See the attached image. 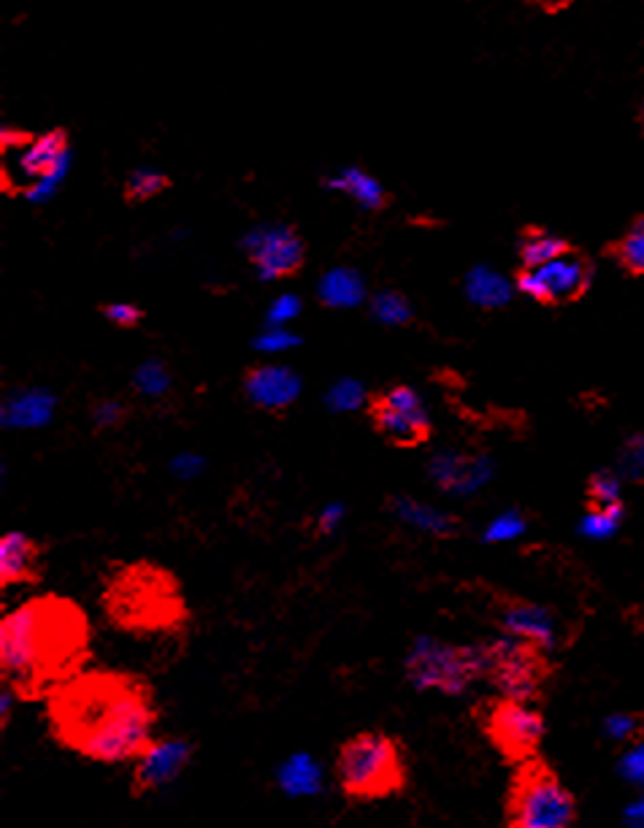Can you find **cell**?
Here are the masks:
<instances>
[{"instance_id": "cell-21", "label": "cell", "mask_w": 644, "mask_h": 828, "mask_svg": "<svg viewBox=\"0 0 644 828\" xmlns=\"http://www.w3.org/2000/svg\"><path fill=\"white\" fill-rule=\"evenodd\" d=\"M55 410V395L46 390H20L3 401V425L11 428H36L49 419Z\"/></svg>"}, {"instance_id": "cell-13", "label": "cell", "mask_w": 644, "mask_h": 828, "mask_svg": "<svg viewBox=\"0 0 644 828\" xmlns=\"http://www.w3.org/2000/svg\"><path fill=\"white\" fill-rule=\"evenodd\" d=\"M189 761H193V745L189 741L180 739V736L152 739L134 761V785L143 793L174 785Z\"/></svg>"}, {"instance_id": "cell-35", "label": "cell", "mask_w": 644, "mask_h": 828, "mask_svg": "<svg viewBox=\"0 0 644 828\" xmlns=\"http://www.w3.org/2000/svg\"><path fill=\"white\" fill-rule=\"evenodd\" d=\"M618 772L625 782H631V785L644 791V739L625 747V752L618 761Z\"/></svg>"}, {"instance_id": "cell-4", "label": "cell", "mask_w": 644, "mask_h": 828, "mask_svg": "<svg viewBox=\"0 0 644 828\" xmlns=\"http://www.w3.org/2000/svg\"><path fill=\"white\" fill-rule=\"evenodd\" d=\"M336 780L349 798H360V802L399 793L406 785V767L399 741L382 732L349 736L338 747Z\"/></svg>"}, {"instance_id": "cell-40", "label": "cell", "mask_w": 644, "mask_h": 828, "mask_svg": "<svg viewBox=\"0 0 644 828\" xmlns=\"http://www.w3.org/2000/svg\"><path fill=\"white\" fill-rule=\"evenodd\" d=\"M342 520H344V506L342 504L325 506V509H322L320 517H318V531L320 533L336 531L338 522H342Z\"/></svg>"}, {"instance_id": "cell-15", "label": "cell", "mask_w": 644, "mask_h": 828, "mask_svg": "<svg viewBox=\"0 0 644 828\" xmlns=\"http://www.w3.org/2000/svg\"><path fill=\"white\" fill-rule=\"evenodd\" d=\"M244 393L266 412H285L301 395V377L287 366H252L244 373Z\"/></svg>"}, {"instance_id": "cell-30", "label": "cell", "mask_w": 644, "mask_h": 828, "mask_svg": "<svg viewBox=\"0 0 644 828\" xmlns=\"http://www.w3.org/2000/svg\"><path fill=\"white\" fill-rule=\"evenodd\" d=\"M625 509L623 506H614V509H603V511H588L579 522V533L588 539H609L623 522Z\"/></svg>"}, {"instance_id": "cell-17", "label": "cell", "mask_w": 644, "mask_h": 828, "mask_svg": "<svg viewBox=\"0 0 644 828\" xmlns=\"http://www.w3.org/2000/svg\"><path fill=\"white\" fill-rule=\"evenodd\" d=\"M42 577V548L27 533L11 531L0 539V585H31Z\"/></svg>"}, {"instance_id": "cell-33", "label": "cell", "mask_w": 644, "mask_h": 828, "mask_svg": "<svg viewBox=\"0 0 644 828\" xmlns=\"http://www.w3.org/2000/svg\"><path fill=\"white\" fill-rule=\"evenodd\" d=\"M526 528H528V520L520 509H506L491 522V526H487V531L482 533V539H485V542H509V539L520 537Z\"/></svg>"}, {"instance_id": "cell-20", "label": "cell", "mask_w": 644, "mask_h": 828, "mask_svg": "<svg viewBox=\"0 0 644 828\" xmlns=\"http://www.w3.org/2000/svg\"><path fill=\"white\" fill-rule=\"evenodd\" d=\"M390 509L395 511V517L404 522H410V526L419 528V531L425 533H434V537H456L458 528H460V520L458 517L447 515V511L436 509V506H428V504H419L417 498H406V496H399L390 502Z\"/></svg>"}, {"instance_id": "cell-16", "label": "cell", "mask_w": 644, "mask_h": 828, "mask_svg": "<svg viewBox=\"0 0 644 828\" xmlns=\"http://www.w3.org/2000/svg\"><path fill=\"white\" fill-rule=\"evenodd\" d=\"M436 485L447 493H471L485 485L493 474L491 458L465 456V452H436L428 465Z\"/></svg>"}, {"instance_id": "cell-42", "label": "cell", "mask_w": 644, "mask_h": 828, "mask_svg": "<svg viewBox=\"0 0 644 828\" xmlns=\"http://www.w3.org/2000/svg\"><path fill=\"white\" fill-rule=\"evenodd\" d=\"M200 465H204V463H200V458H195V456H182V458L174 463V471H176V474H180V476H184V480H187V476H193L195 471H200Z\"/></svg>"}, {"instance_id": "cell-1", "label": "cell", "mask_w": 644, "mask_h": 828, "mask_svg": "<svg viewBox=\"0 0 644 828\" xmlns=\"http://www.w3.org/2000/svg\"><path fill=\"white\" fill-rule=\"evenodd\" d=\"M46 712L57 739L97 763L136 761L158 721L147 682L123 671H79L51 690Z\"/></svg>"}, {"instance_id": "cell-6", "label": "cell", "mask_w": 644, "mask_h": 828, "mask_svg": "<svg viewBox=\"0 0 644 828\" xmlns=\"http://www.w3.org/2000/svg\"><path fill=\"white\" fill-rule=\"evenodd\" d=\"M406 680L417 690L460 695L471 682L485 680L482 644H450L434 636H417L404 660Z\"/></svg>"}, {"instance_id": "cell-11", "label": "cell", "mask_w": 644, "mask_h": 828, "mask_svg": "<svg viewBox=\"0 0 644 828\" xmlns=\"http://www.w3.org/2000/svg\"><path fill=\"white\" fill-rule=\"evenodd\" d=\"M71 171V147L62 130L31 138L16 152V174L22 176V195L31 204H46L55 198L60 184Z\"/></svg>"}, {"instance_id": "cell-23", "label": "cell", "mask_w": 644, "mask_h": 828, "mask_svg": "<svg viewBox=\"0 0 644 828\" xmlns=\"http://www.w3.org/2000/svg\"><path fill=\"white\" fill-rule=\"evenodd\" d=\"M465 296H469V301L476 303V307L498 309L504 307V303H509L511 285L502 274L493 272V268L476 266L465 276Z\"/></svg>"}, {"instance_id": "cell-10", "label": "cell", "mask_w": 644, "mask_h": 828, "mask_svg": "<svg viewBox=\"0 0 644 828\" xmlns=\"http://www.w3.org/2000/svg\"><path fill=\"white\" fill-rule=\"evenodd\" d=\"M590 281H594V263L583 252L568 250L544 266L522 268L515 285L544 307H566L590 290Z\"/></svg>"}, {"instance_id": "cell-41", "label": "cell", "mask_w": 644, "mask_h": 828, "mask_svg": "<svg viewBox=\"0 0 644 828\" xmlns=\"http://www.w3.org/2000/svg\"><path fill=\"white\" fill-rule=\"evenodd\" d=\"M623 820L629 828H644V791L625 807Z\"/></svg>"}, {"instance_id": "cell-38", "label": "cell", "mask_w": 644, "mask_h": 828, "mask_svg": "<svg viewBox=\"0 0 644 828\" xmlns=\"http://www.w3.org/2000/svg\"><path fill=\"white\" fill-rule=\"evenodd\" d=\"M301 298L292 296V292H285V296H279L276 301L272 303V309H268L266 314V325L268 327H285L287 322H292L301 314Z\"/></svg>"}, {"instance_id": "cell-25", "label": "cell", "mask_w": 644, "mask_h": 828, "mask_svg": "<svg viewBox=\"0 0 644 828\" xmlns=\"http://www.w3.org/2000/svg\"><path fill=\"white\" fill-rule=\"evenodd\" d=\"M609 255L629 276H644V217L634 220V226L625 230L623 239L609 246Z\"/></svg>"}, {"instance_id": "cell-5", "label": "cell", "mask_w": 644, "mask_h": 828, "mask_svg": "<svg viewBox=\"0 0 644 828\" xmlns=\"http://www.w3.org/2000/svg\"><path fill=\"white\" fill-rule=\"evenodd\" d=\"M577 802L539 758L517 763L506 798V828H572Z\"/></svg>"}, {"instance_id": "cell-22", "label": "cell", "mask_w": 644, "mask_h": 828, "mask_svg": "<svg viewBox=\"0 0 644 828\" xmlns=\"http://www.w3.org/2000/svg\"><path fill=\"white\" fill-rule=\"evenodd\" d=\"M318 298L331 309H353L364 303L366 281L355 268H331L318 285Z\"/></svg>"}, {"instance_id": "cell-8", "label": "cell", "mask_w": 644, "mask_h": 828, "mask_svg": "<svg viewBox=\"0 0 644 828\" xmlns=\"http://www.w3.org/2000/svg\"><path fill=\"white\" fill-rule=\"evenodd\" d=\"M482 728L487 739L509 763H522L537 758L539 747L544 741V717L528 701L496 699L485 704L480 712Z\"/></svg>"}, {"instance_id": "cell-26", "label": "cell", "mask_w": 644, "mask_h": 828, "mask_svg": "<svg viewBox=\"0 0 644 828\" xmlns=\"http://www.w3.org/2000/svg\"><path fill=\"white\" fill-rule=\"evenodd\" d=\"M623 482H620V474L612 469H601L590 476L588 491H585V498H588V511H603V509H614V506H623Z\"/></svg>"}, {"instance_id": "cell-36", "label": "cell", "mask_w": 644, "mask_h": 828, "mask_svg": "<svg viewBox=\"0 0 644 828\" xmlns=\"http://www.w3.org/2000/svg\"><path fill=\"white\" fill-rule=\"evenodd\" d=\"M125 419H128V406H125L123 401L103 399L92 406V423H95V428H101V430L117 428V425H123Z\"/></svg>"}, {"instance_id": "cell-32", "label": "cell", "mask_w": 644, "mask_h": 828, "mask_svg": "<svg viewBox=\"0 0 644 828\" xmlns=\"http://www.w3.org/2000/svg\"><path fill=\"white\" fill-rule=\"evenodd\" d=\"M368 404L366 388L355 379H338L331 390H327V406L333 412H355Z\"/></svg>"}, {"instance_id": "cell-29", "label": "cell", "mask_w": 644, "mask_h": 828, "mask_svg": "<svg viewBox=\"0 0 644 828\" xmlns=\"http://www.w3.org/2000/svg\"><path fill=\"white\" fill-rule=\"evenodd\" d=\"M601 732L609 741H614V745L629 747L644 736V717L634 715V712H614V715H609L607 721H603Z\"/></svg>"}, {"instance_id": "cell-37", "label": "cell", "mask_w": 644, "mask_h": 828, "mask_svg": "<svg viewBox=\"0 0 644 828\" xmlns=\"http://www.w3.org/2000/svg\"><path fill=\"white\" fill-rule=\"evenodd\" d=\"M255 344L261 353H285V349H292L296 344H301V336H296V333H290L287 327H268L261 333V336H255Z\"/></svg>"}, {"instance_id": "cell-3", "label": "cell", "mask_w": 644, "mask_h": 828, "mask_svg": "<svg viewBox=\"0 0 644 828\" xmlns=\"http://www.w3.org/2000/svg\"><path fill=\"white\" fill-rule=\"evenodd\" d=\"M103 609L117 629L130 634H169L187 620V603L174 574L147 561L123 563L108 574Z\"/></svg>"}, {"instance_id": "cell-34", "label": "cell", "mask_w": 644, "mask_h": 828, "mask_svg": "<svg viewBox=\"0 0 644 828\" xmlns=\"http://www.w3.org/2000/svg\"><path fill=\"white\" fill-rule=\"evenodd\" d=\"M171 377L169 368H165L160 360H147L141 368L136 371V388L138 393L143 395H163L169 390Z\"/></svg>"}, {"instance_id": "cell-7", "label": "cell", "mask_w": 644, "mask_h": 828, "mask_svg": "<svg viewBox=\"0 0 644 828\" xmlns=\"http://www.w3.org/2000/svg\"><path fill=\"white\" fill-rule=\"evenodd\" d=\"M482 653H485V680L504 699L533 704L544 680L550 677L548 653L537 644L517 640V636L504 634V631L496 640L482 642Z\"/></svg>"}, {"instance_id": "cell-18", "label": "cell", "mask_w": 644, "mask_h": 828, "mask_svg": "<svg viewBox=\"0 0 644 828\" xmlns=\"http://www.w3.org/2000/svg\"><path fill=\"white\" fill-rule=\"evenodd\" d=\"M274 780L287 798H314L325 791V767L312 752H292L276 767Z\"/></svg>"}, {"instance_id": "cell-19", "label": "cell", "mask_w": 644, "mask_h": 828, "mask_svg": "<svg viewBox=\"0 0 644 828\" xmlns=\"http://www.w3.org/2000/svg\"><path fill=\"white\" fill-rule=\"evenodd\" d=\"M325 187L333 189V193H344L366 211H377L388 204V193H384L382 184L373 180L368 171L358 169V165H344V169H338L336 174L327 176Z\"/></svg>"}, {"instance_id": "cell-2", "label": "cell", "mask_w": 644, "mask_h": 828, "mask_svg": "<svg viewBox=\"0 0 644 828\" xmlns=\"http://www.w3.org/2000/svg\"><path fill=\"white\" fill-rule=\"evenodd\" d=\"M90 625L82 609L60 596L31 598L0 623L3 686L20 699L49 695L82 671Z\"/></svg>"}, {"instance_id": "cell-27", "label": "cell", "mask_w": 644, "mask_h": 828, "mask_svg": "<svg viewBox=\"0 0 644 828\" xmlns=\"http://www.w3.org/2000/svg\"><path fill=\"white\" fill-rule=\"evenodd\" d=\"M368 309H371L373 320L382 322V325L401 327V325H410V322H412L410 298L401 296V292H395V290L377 292V296L371 298V307H368Z\"/></svg>"}, {"instance_id": "cell-28", "label": "cell", "mask_w": 644, "mask_h": 828, "mask_svg": "<svg viewBox=\"0 0 644 828\" xmlns=\"http://www.w3.org/2000/svg\"><path fill=\"white\" fill-rule=\"evenodd\" d=\"M169 187V176L163 171L152 169V165H141V169L130 171L128 182H125V195L130 200H149L158 193Z\"/></svg>"}, {"instance_id": "cell-24", "label": "cell", "mask_w": 644, "mask_h": 828, "mask_svg": "<svg viewBox=\"0 0 644 828\" xmlns=\"http://www.w3.org/2000/svg\"><path fill=\"white\" fill-rule=\"evenodd\" d=\"M572 246L561 239V235L550 233L544 228H528L520 239V263L522 268H539L544 263L555 261L557 255L568 252Z\"/></svg>"}, {"instance_id": "cell-14", "label": "cell", "mask_w": 644, "mask_h": 828, "mask_svg": "<svg viewBox=\"0 0 644 828\" xmlns=\"http://www.w3.org/2000/svg\"><path fill=\"white\" fill-rule=\"evenodd\" d=\"M498 625L504 634L526 640L544 653H552L557 647V625L548 607L522 598H502L498 603Z\"/></svg>"}, {"instance_id": "cell-31", "label": "cell", "mask_w": 644, "mask_h": 828, "mask_svg": "<svg viewBox=\"0 0 644 828\" xmlns=\"http://www.w3.org/2000/svg\"><path fill=\"white\" fill-rule=\"evenodd\" d=\"M618 474L631 480L634 485H644V436L634 434L623 441L620 447V463Z\"/></svg>"}, {"instance_id": "cell-9", "label": "cell", "mask_w": 644, "mask_h": 828, "mask_svg": "<svg viewBox=\"0 0 644 828\" xmlns=\"http://www.w3.org/2000/svg\"><path fill=\"white\" fill-rule=\"evenodd\" d=\"M371 425L393 447L425 445L430 439V417L419 393L410 384H390L368 399L366 404Z\"/></svg>"}, {"instance_id": "cell-39", "label": "cell", "mask_w": 644, "mask_h": 828, "mask_svg": "<svg viewBox=\"0 0 644 828\" xmlns=\"http://www.w3.org/2000/svg\"><path fill=\"white\" fill-rule=\"evenodd\" d=\"M101 314L117 327H136L143 320V312L136 303H106L101 307Z\"/></svg>"}, {"instance_id": "cell-12", "label": "cell", "mask_w": 644, "mask_h": 828, "mask_svg": "<svg viewBox=\"0 0 644 828\" xmlns=\"http://www.w3.org/2000/svg\"><path fill=\"white\" fill-rule=\"evenodd\" d=\"M263 281L287 279L303 266V241L290 226H257L241 239Z\"/></svg>"}]
</instances>
